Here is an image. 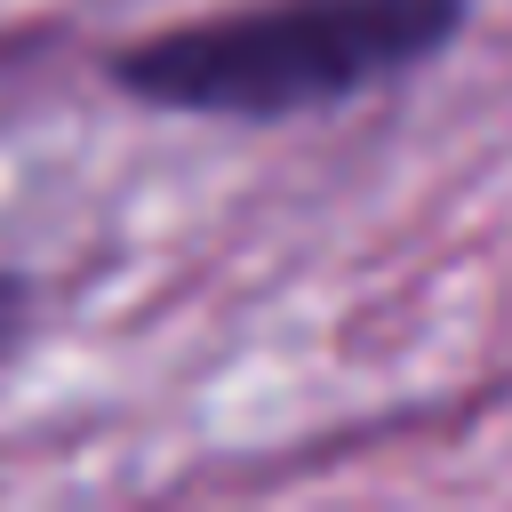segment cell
<instances>
[{"label":"cell","mask_w":512,"mask_h":512,"mask_svg":"<svg viewBox=\"0 0 512 512\" xmlns=\"http://www.w3.org/2000/svg\"><path fill=\"white\" fill-rule=\"evenodd\" d=\"M464 0H272L208 24H176L128 48L112 72L144 104L208 112V120H288L312 104H344L408 64H424L456 32Z\"/></svg>","instance_id":"cell-1"},{"label":"cell","mask_w":512,"mask_h":512,"mask_svg":"<svg viewBox=\"0 0 512 512\" xmlns=\"http://www.w3.org/2000/svg\"><path fill=\"white\" fill-rule=\"evenodd\" d=\"M0 336H8V288H0Z\"/></svg>","instance_id":"cell-2"}]
</instances>
